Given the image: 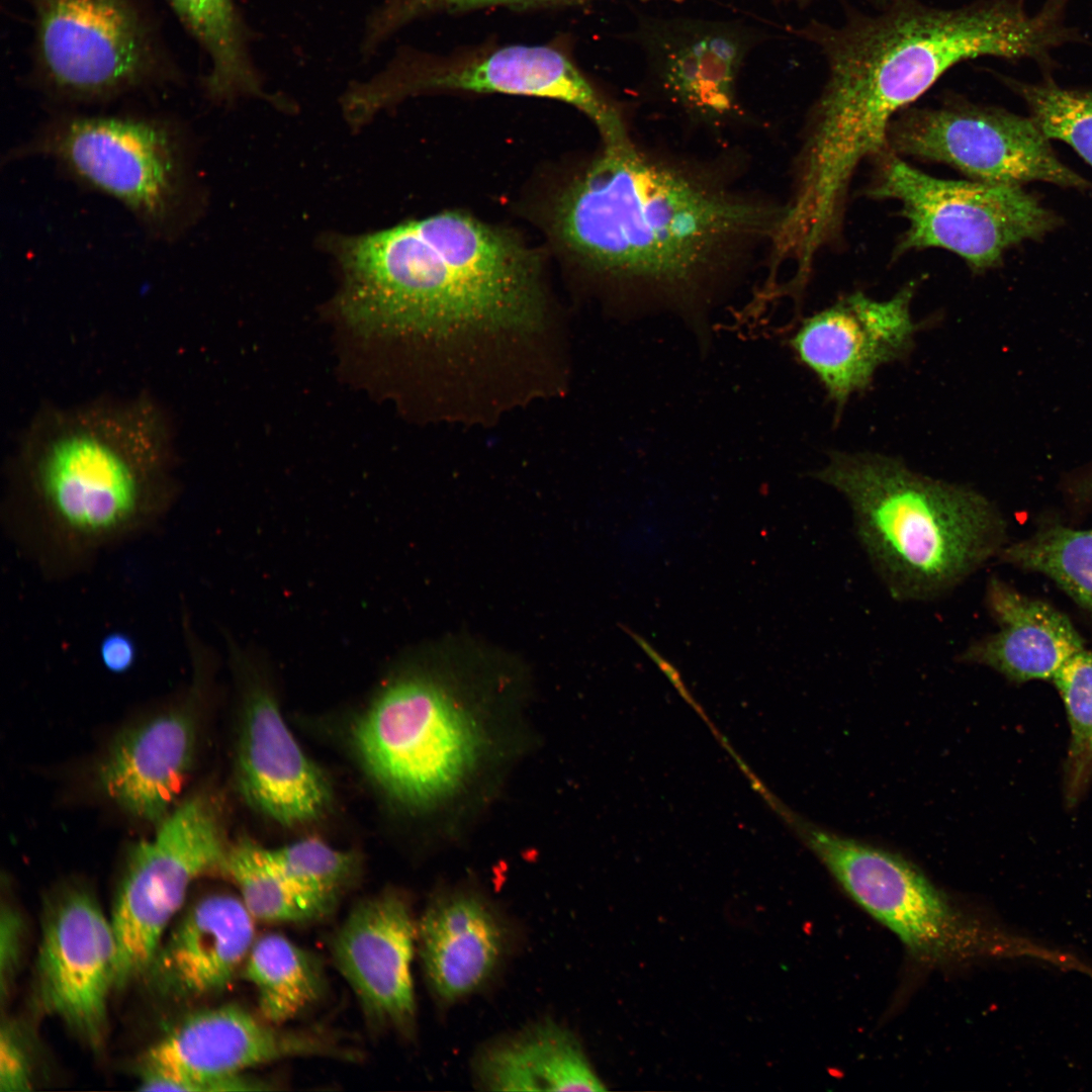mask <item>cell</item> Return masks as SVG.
<instances>
[{
	"instance_id": "obj_1",
	"label": "cell",
	"mask_w": 1092,
	"mask_h": 1092,
	"mask_svg": "<svg viewBox=\"0 0 1092 1092\" xmlns=\"http://www.w3.org/2000/svg\"><path fill=\"white\" fill-rule=\"evenodd\" d=\"M727 157L602 143L550 213L557 243L639 304H707L768 268L785 202L749 186Z\"/></svg>"
},
{
	"instance_id": "obj_2",
	"label": "cell",
	"mask_w": 1092,
	"mask_h": 1092,
	"mask_svg": "<svg viewBox=\"0 0 1092 1092\" xmlns=\"http://www.w3.org/2000/svg\"><path fill=\"white\" fill-rule=\"evenodd\" d=\"M334 251L345 278L342 308L363 329L528 327L541 310L537 253L466 212L341 238Z\"/></svg>"
},
{
	"instance_id": "obj_3",
	"label": "cell",
	"mask_w": 1092,
	"mask_h": 1092,
	"mask_svg": "<svg viewBox=\"0 0 1092 1092\" xmlns=\"http://www.w3.org/2000/svg\"><path fill=\"white\" fill-rule=\"evenodd\" d=\"M519 666L475 639L452 636L405 655L355 722L363 765L392 800L429 810L461 793L491 746L480 712Z\"/></svg>"
},
{
	"instance_id": "obj_4",
	"label": "cell",
	"mask_w": 1092,
	"mask_h": 1092,
	"mask_svg": "<svg viewBox=\"0 0 1092 1092\" xmlns=\"http://www.w3.org/2000/svg\"><path fill=\"white\" fill-rule=\"evenodd\" d=\"M1061 8L1049 0L1030 16L1011 0L958 7L887 0L874 13L850 9L840 23L816 21L801 32L825 59L824 93L870 117L893 120L967 60L1045 61L1069 37Z\"/></svg>"
},
{
	"instance_id": "obj_5",
	"label": "cell",
	"mask_w": 1092,
	"mask_h": 1092,
	"mask_svg": "<svg viewBox=\"0 0 1092 1092\" xmlns=\"http://www.w3.org/2000/svg\"><path fill=\"white\" fill-rule=\"evenodd\" d=\"M812 476L844 497L860 547L897 602L947 596L1006 545V522L986 495L897 457L834 451Z\"/></svg>"
},
{
	"instance_id": "obj_6",
	"label": "cell",
	"mask_w": 1092,
	"mask_h": 1092,
	"mask_svg": "<svg viewBox=\"0 0 1092 1092\" xmlns=\"http://www.w3.org/2000/svg\"><path fill=\"white\" fill-rule=\"evenodd\" d=\"M174 453L164 415L141 397L39 414L22 441L19 463L67 529L97 538L138 517Z\"/></svg>"
},
{
	"instance_id": "obj_7",
	"label": "cell",
	"mask_w": 1092,
	"mask_h": 1092,
	"mask_svg": "<svg viewBox=\"0 0 1092 1092\" xmlns=\"http://www.w3.org/2000/svg\"><path fill=\"white\" fill-rule=\"evenodd\" d=\"M42 157L122 204L155 238L174 241L197 221L203 196L186 130L169 118L62 114L9 153Z\"/></svg>"
},
{
	"instance_id": "obj_8",
	"label": "cell",
	"mask_w": 1092,
	"mask_h": 1092,
	"mask_svg": "<svg viewBox=\"0 0 1092 1092\" xmlns=\"http://www.w3.org/2000/svg\"><path fill=\"white\" fill-rule=\"evenodd\" d=\"M467 92L548 98L582 112L602 143L631 134L619 105L576 65L565 50L547 44H506L445 55L402 51L372 79L347 91L361 120L407 97Z\"/></svg>"
},
{
	"instance_id": "obj_9",
	"label": "cell",
	"mask_w": 1092,
	"mask_h": 1092,
	"mask_svg": "<svg viewBox=\"0 0 1092 1092\" xmlns=\"http://www.w3.org/2000/svg\"><path fill=\"white\" fill-rule=\"evenodd\" d=\"M868 195L900 203L907 229L895 257L930 248L959 256L974 273L1000 266L1006 251L1037 241L1062 219L1021 186L934 177L887 151Z\"/></svg>"
},
{
	"instance_id": "obj_10",
	"label": "cell",
	"mask_w": 1092,
	"mask_h": 1092,
	"mask_svg": "<svg viewBox=\"0 0 1092 1092\" xmlns=\"http://www.w3.org/2000/svg\"><path fill=\"white\" fill-rule=\"evenodd\" d=\"M42 89L79 103L111 100L169 79L153 23L136 0H29Z\"/></svg>"
},
{
	"instance_id": "obj_11",
	"label": "cell",
	"mask_w": 1092,
	"mask_h": 1092,
	"mask_svg": "<svg viewBox=\"0 0 1092 1092\" xmlns=\"http://www.w3.org/2000/svg\"><path fill=\"white\" fill-rule=\"evenodd\" d=\"M215 801L195 794L129 850L110 920L118 943L116 988L144 978L191 884L222 871L229 847Z\"/></svg>"
},
{
	"instance_id": "obj_12",
	"label": "cell",
	"mask_w": 1092,
	"mask_h": 1092,
	"mask_svg": "<svg viewBox=\"0 0 1092 1092\" xmlns=\"http://www.w3.org/2000/svg\"><path fill=\"white\" fill-rule=\"evenodd\" d=\"M1049 140L1031 117L954 98L937 106L907 107L893 119L888 135L896 155L945 164L968 179L1091 188L1057 157Z\"/></svg>"
},
{
	"instance_id": "obj_13",
	"label": "cell",
	"mask_w": 1092,
	"mask_h": 1092,
	"mask_svg": "<svg viewBox=\"0 0 1092 1092\" xmlns=\"http://www.w3.org/2000/svg\"><path fill=\"white\" fill-rule=\"evenodd\" d=\"M278 1026L237 1005L194 1011L144 1054L140 1090H266L243 1072L289 1058L346 1054L322 1035Z\"/></svg>"
},
{
	"instance_id": "obj_14",
	"label": "cell",
	"mask_w": 1092,
	"mask_h": 1092,
	"mask_svg": "<svg viewBox=\"0 0 1092 1092\" xmlns=\"http://www.w3.org/2000/svg\"><path fill=\"white\" fill-rule=\"evenodd\" d=\"M636 34L647 86L666 108L708 132L744 121L739 82L759 41L753 27L726 19L648 17Z\"/></svg>"
},
{
	"instance_id": "obj_15",
	"label": "cell",
	"mask_w": 1092,
	"mask_h": 1092,
	"mask_svg": "<svg viewBox=\"0 0 1092 1092\" xmlns=\"http://www.w3.org/2000/svg\"><path fill=\"white\" fill-rule=\"evenodd\" d=\"M118 943L110 916L87 889L69 886L50 899L35 962L36 1003L83 1042L100 1048L116 988Z\"/></svg>"
},
{
	"instance_id": "obj_16",
	"label": "cell",
	"mask_w": 1092,
	"mask_h": 1092,
	"mask_svg": "<svg viewBox=\"0 0 1092 1092\" xmlns=\"http://www.w3.org/2000/svg\"><path fill=\"white\" fill-rule=\"evenodd\" d=\"M796 831L843 890L913 951L956 947L963 927L939 891L912 863L882 848L790 816Z\"/></svg>"
},
{
	"instance_id": "obj_17",
	"label": "cell",
	"mask_w": 1092,
	"mask_h": 1092,
	"mask_svg": "<svg viewBox=\"0 0 1092 1092\" xmlns=\"http://www.w3.org/2000/svg\"><path fill=\"white\" fill-rule=\"evenodd\" d=\"M915 291L913 281L888 299L852 292L806 317L791 337L795 355L839 411L870 387L881 366L912 351L922 327L911 315Z\"/></svg>"
},
{
	"instance_id": "obj_18",
	"label": "cell",
	"mask_w": 1092,
	"mask_h": 1092,
	"mask_svg": "<svg viewBox=\"0 0 1092 1092\" xmlns=\"http://www.w3.org/2000/svg\"><path fill=\"white\" fill-rule=\"evenodd\" d=\"M417 940L418 924L395 892L358 903L333 938L335 964L375 1026L402 1032L413 1027L412 966Z\"/></svg>"
},
{
	"instance_id": "obj_19",
	"label": "cell",
	"mask_w": 1092,
	"mask_h": 1092,
	"mask_svg": "<svg viewBox=\"0 0 1092 1092\" xmlns=\"http://www.w3.org/2000/svg\"><path fill=\"white\" fill-rule=\"evenodd\" d=\"M250 678L248 703L238 748L237 779L245 799L283 826L314 821L331 803V788L288 729L267 686L259 679L256 657L235 654Z\"/></svg>"
},
{
	"instance_id": "obj_20",
	"label": "cell",
	"mask_w": 1092,
	"mask_h": 1092,
	"mask_svg": "<svg viewBox=\"0 0 1092 1092\" xmlns=\"http://www.w3.org/2000/svg\"><path fill=\"white\" fill-rule=\"evenodd\" d=\"M255 918L241 898L203 896L172 922L144 979L165 998L187 1001L224 990L255 941Z\"/></svg>"
},
{
	"instance_id": "obj_21",
	"label": "cell",
	"mask_w": 1092,
	"mask_h": 1092,
	"mask_svg": "<svg viewBox=\"0 0 1092 1092\" xmlns=\"http://www.w3.org/2000/svg\"><path fill=\"white\" fill-rule=\"evenodd\" d=\"M196 728L185 710H173L124 729L100 761L97 783L130 816L160 824L191 769Z\"/></svg>"
},
{
	"instance_id": "obj_22",
	"label": "cell",
	"mask_w": 1092,
	"mask_h": 1092,
	"mask_svg": "<svg viewBox=\"0 0 1092 1092\" xmlns=\"http://www.w3.org/2000/svg\"><path fill=\"white\" fill-rule=\"evenodd\" d=\"M986 604L999 629L973 641L958 656L960 662L987 666L1021 684L1053 678L1072 655L1085 648L1064 613L997 577L988 581Z\"/></svg>"
},
{
	"instance_id": "obj_23",
	"label": "cell",
	"mask_w": 1092,
	"mask_h": 1092,
	"mask_svg": "<svg viewBox=\"0 0 1092 1092\" xmlns=\"http://www.w3.org/2000/svg\"><path fill=\"white\" fill-rule=\"evenodd\" d=\"M423 965L435 993L453 1001L482 986L497 967L506 932L492 908L476 895L436 898L418 924Z\"/></svg>"
},
{
	"instance_id": "obj_24",
	"label": "cell",
	"mask_w": 1092,
	"mask_h": 1092,
	"mask_svg": "<svg viewBox=\"0 0 1092 1092\" xmlns=\"http://www.w3.org/2000/svg\"><path fill=\"white\" fill-rule=\"evenodd\" d=\"M479 1076L498 1091H602V1081L574 1037L552 1023L539 1024L481 1057Z\"/></svg>"
},
{
	"instance_id": "obj_25",
	"label": "cell",
	"mask_w": 1092,
	"mask_h": 1092,
	"mask_svg": "<svg viewBox=\"0 0 1092 1092\" xmlns=\"http://www.w3.org/2000/svg\"><path fill=\"white\" fill-rule=\"evenodd\" d=\"M208 57L204 81L208 96L219 102L241 95H261L241 18L233 0H167Z\"/></svg>"
},
{
	"instance_id": "obj_26",
	"label": "cell",
	"mask_w": 1092,
	"mask_h": 1092,
	"mask_svg": "<svg viewBox=\"0 0 1092 1092\" xmlns=\"http://www.w3.org/2000/svg\"><path fill=\"white\" fill-rule=\"evenodd\" d=\"M264 1019L282 1025L318 1000L324 976L315 957L279 933L256 938L242 969Z\"/></svg>"
},
{
	"instance_id": "obj_27",
	"label": "cell",
	"mask_w": 1092,
	"mask_h": 1092,
	"mask_svg": "<svg viewBox=\"0 0 1092 1092\" xmlns=\"http://www.w3.org/2000/svg\"><path fill=\"white\" fill-rule=\"evenodd\" d=\"M222 873L235 882L255 920L310 922L324 917L334 906L292 887L268 858L266 848L248 838L229 847Z\"/></svg>"
},
{
	"instance_id": "obj_28",
	"label": "cell",
	"mask_w": 1092,
	"mask_h": 1092,
	"mask_svg": "<svg viewBox=\"0 0 1092 1092\" xmlns=\"http://www.w3.org/2000/svg\"><path fill=\"white\" fill-rule=\"evenodd\" d=\"M998 558L1049 577L1092 614V529L1045 526L1023 540L1006 544Z\"/></svg>"
},
{
	"instance_id": "obj_29",
	"label": "cell",
	"mask_w": 1092,
	"mask_h": 1092,
	"mask_svg": "<svg viewBox=\"0 0 1092 1092\" xmlns=\"http://www.w3.org/2000/svg\"><path fill=\"white\" fill-rule=\"evenodd\" d=\"M1052 679L1070 725L1065 796L1075 805L1092 781V651L1084 648L1072 655Z\"/></svg>"
},
{
	"instance_id": "obj_30",
	"label": "cell",
	"mask_w": 1092,
	"mask_h": 1092,
	"mask_svg": "<svg viewBox=\"0 0 1092 1092\" xmlns=\"http://www.w3.org/2000/svg\"><path fill=\"white\" fill-rule=\"evenodd\" d=\"M1003 79L1026 103L1048 139L1068 144L1092 166V90L1064 88L1051 79L1038 83Z\"/></svg>"
},
{
	"instance_id": "obj_31",
	"label": "cell",
	"mask_w": 1092,
	"mask_h": 1092,
	"mask_svg": "<svg viewBox=\"0 0 1092 1092\" xmlns=\"http://www.w3.org/2000/svg\"><path fill=\"white\" fill-rule=\"evenodd\" d=\"M266 853L292 887L332 904L355 878L358 869L355 854L334 848L317 838L266 848Z\"/></svg>"
},
{
	"instance_id": "obj_32",
	"label": "cell",
	"mask_w": 1092,
	"mask_h": 1092,
	"mask_svg": "<svg viewBox=\"0 0 1092 1092\" xmlns=\"http://www.w3.org/2000/svg\"><path fill=\"white\" fill-rule=\"evenodd\" d=\"M576 1L581 0H382L367 21L363 50L371 53L394 31L425 16L494 7H544Z\"/></svg>"
},
{
	"instance_id": "obj_33",
	"label": "cell",
	"mask_w": 1092,
	"mask_h": 1092,
	"mask_svg": "<svg viewBox=\"0 0 1092 1092\" xmlns=\"http://www.w3.org/2000/svg\"><path fill=\"white\" fill-rule=\"evenodd\" d=\"M32 1061L24 1035L16 1023L3 1021L0 1032V1091L31 1089Z\"/></svg>"
},
{
	"instance_id": "obj_34",
	"label": "cell",
	"mask_w": 1092,
	"mask_h": 1092,
	"mask_svg": "<svg viewBox=\"0 0 1092 1092\" xmlns=\"http://www.w3.org/2000/svg\"><path fill=\"white\" fill-rule=\"evenodd\" d=\"M24 922L9 904H3L0 916L1 998L9 994L21 957Z\"/></svg>"
},
{
	"instance_id": "obj_35",
	"label": "cell",
	"mask_w": 1092,
	"mask_h": 1092,
	"mask_svg": "<svg viewBox=\"0 0 1092 1092\" xmlns=\"http://www.w3.org/2000/svg\"><path fill=\"white\" fill-rule=\"evenodd\" d=\"M135 646L128 636L112 633L100 645V657L105 667L113 672L126 671L134 661Z\"/></svg>"
},
{
	"instance_id": "obj_36",
	"label": "cell",
	"mask_w": 1092,
	"mask_h": 1092,
	"mask_svg": "<svg viewBox=\"0 0 1092 1092\" xmlns=\"http://www.w3.org/2000/svg\"><path fill=\"white\" fill-rule=\"evenodd\" d=\"M621 629L628 634L634 642L641 647V649L657 664V666L664 672L673 686L687 700H690L689 693L687 692L685 685L680 679V675L676 668L667 661L661 654L653 648V646L641 635L637 634L625 625H621Z\"/></svg>"
},
{
	"instance_id": "obj_37",
	"label": "cell",
	"mask_w": 1092,
	"mask_h": 1092,
	"mask_svg": "<svg viewBox=\"0 0 1092 1092\" xmlns=\"http://www.w3.org/2000/svg\"><path fill=\"white\" fill-rule=\"evenodd\" d=\"M778 1L785 2V3H788V4H795V5H799V6L800 5L804 6V5H807V4L811 3L814 0H778Z\"/></svg>"
}]
</instances>
